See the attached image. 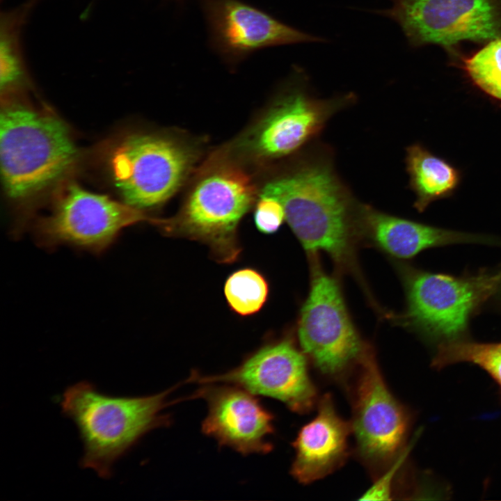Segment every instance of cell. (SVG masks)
I'll list each match as a JSON object with an SVG mask.
<instances>
[{
	"instance_id": "ffe728a7",
	"label": "cell",
	"mask_w": 501,
	"mask_h": 501,
	"mask_svg": "<svg viewBox=\"0 0 501 501\" xmlns=\"http://www.w3.org/2000/svg\"><path fill=\"white\" fill-rule=\"evenodd\" d=\"M224 293L229 306L241 316L253 315L267 301L269 286L257 271L246 268L232 273L226 280Z\"/></svg>"
},
{
	"instance_id": "7402d4cb",
	"label": "cell",
	"mask_w": 501,
	"mask_h": 501,
	"mask_svg": "<svg viewBox=\"0 0 501 501\" xmlns=\"http://www.w3.org/2000/svg\"><path fill=\"white\" fill-rule=\"evenodd\" d=\"M285 219L283 206L275 198L260 196L254 214L257 228L262 233L276 232Z\"/></svg>"
},
{
	"instance_id": "9a60e30c",
	"label": "cell",
	"mask_w": 501,
	"mask_h": 501,
	"mask_svg": "<svg viewBox=\"0 0 501 501\" xmlns=\"http://www.w3.org/2000/svg\"><path fill=\"white\" fill-rule=\"evenodd\" d=\"M359 237L385 253L399 259H409L430 248L456 244H495L496 240L437 228L392 216L367 205H360Z\"/></svg>"
},
{
	"instance_id": "3957f363",
	"label": "cell",
	"mask_w": 501,
	"mask_h": 501,
	"mask_svg": "<svg viewBox=\"0 0 501 501\" xmlns=\"http://www.w3.org/2000/svg\"><path fill=\"white\" fill-rule=\"evenodd\" d=\"M78 149L58 118L19 103L0 115V168L3 189L24 200L51 186L74 166Z\"/></svg>"
},
{
	"instance_id": "5b68a950",
	"label": "cell",
	"mask_w": 501,
	"mask_h": 501,
	"mask_svg": "<svg viewBox=\"0 0 501 501\" xmlns=\"http://www.w3.org/2000/svg\"><path fill=\"white\" fill-rule=\"evenodd\" d=\"M400 322L439 344L463 339L470 318L501 285L495 273L454 276L404 268Z\"/></svg>"
},
{
	"instance_id": "7c38bea8",
	"label": "cell",
	"mask_w": 501,
	"mask_h": 501,
	"mask_svg": "<svg viewBox=\"0 0 501 501\" xmlns=\"http://www.w3.org/2000/svg\"><path fill=\"white\" fill-rule=\"evenodd\" d=\"M305 356L292 340L285 339L262 347L228 372L191 373L187 381L232 384L255 395L276 399L294 412L305 413L317 400Z\"/></svg>"
},
{
	"instance_id": "d4e9b609",
	"label": "cell",
	"mask_w": 501,
	"mask_h": 501,
	"mask_svg": "<svg viewBox=\"0 0 501 501\" xmlns=\"http://www.w3.org/2000/svg\"><path fill=\"white\" fill-rule=\"evenodd\" d=\"M498 291H499V294L500 295V301H501V286L499 287Z\"/></svg>"
},
{
	"instance_id": "30bf717a",
	"label": "cell",
	"mask_w": 501,
	"mask_h": 501,
	"mask_svg": "<svg viewBox=\"0 0 501 501\" xmlns=\"http://www.w3.org/2000/svg\"><path fill=\"white\" fill-rule=\"evenodd\" d=\"M357 367L351 429L358 453L370 467H387L405 449L409 414L387 387L372 351Z\"/></svg>"
},
{
	"instance_id": "603a6c76",
	"label": "cell",
	"mask_w": 501,
	"mask_h": 501,
	"mask_svg": "<svg viewBox=\"0 0 501 501\" xmlns=\"http://www.w3.org/2000/svg\"><path fill=\"white\" fill-rule=\"evenodd\" d=\"M409 447L405 449L399 456L385 468L379 479L360 498L362 500H391L392 486L394 477L401 465L404 463L409 452Z\"/></svg>"
},
{
	"instance_id": "e0dca14e",
	"label": "cell",
	"mask_w": 501,
	"mask_h": 501,
	"mask_svg": "<svg viewBox=\"0 0 501 501\" xmlns=\"http://www.w3.org/2000/svg\"><path fill=\"white\" fill-rule=\"evenodd\" d=\"M406 167L415 195L414 207L420 212L433 201L450 195L459 183L455 168L420 144L407 148Z\"/></svg>"
},
{
	"instance_id": "44dd1931",
	"label": "cell",
	"mask_w": 501,
	"mask_h": 501,
	"mask_svg": "<svg viewBox=\"0 0 501 501\" xmlns=\"http://www.w3.org/2000/svg\"><path fill=\"white\" fill-rule=\"evenodd\" d=\"M465 68L478 87L501 100V38L491 40L467 59Z\"/></svg>"
},
{
	"instance_id": "5bb4252c",
	"label": "cell",
	"mask_w": 501,
	"mask_h": 501,
	"mask_svg": "<svg viewBox=\"0 0 501 501\" xmlns=\"http://www.w3.org/2000/svg\"><path fill=\"white\" fill-rule=\"evenodd\" d=\"M204 6L217 48L232 60L267 47L321 40L237 0H205Z\"/></svg>"
},
{
	"instance_id": "277c9868",
	"label": "cell",
	"mask_w": 501,
	"mask_h": 501,
	"mask_svg": "<svg viewBox=\"0 0 501 501\" xmlns=\"http://www.w3.org/2000/svg\"><path fill=\"white\" fill-rule=\"evenodd\" d=\"M257 189L250 175L225 153L213 155L200 168L175 220L168 225L204 240L232 260L237 255V225L254 202Z\"/></svg>"
},
{
	"instance_id": "ac0fdd59",
	"label": "cell",
	"mask_w": 501,
	"mask_h": 501,
	"mask_svg": "<svg viewBox=\"0 0 501 501\" xmlns=\"http://www.w3.org/2000/svg\"><path fill=\"white\" fill-rule=\"evenodd\" d=\"M458 363H472L483 369L501 392V342L482 343L461 339L438 344L432 362L435 368Z\"/></svg>"
},
{
	"instance_id": "6da1fadb",
	"label": "cell",
	"mask_w": 501,
	"mask_h": 501,
	"mask_svg": "<svg viewBox=\"0 0 501 501\" xmlns=\"http://www.w3.org/2000/svg\"><path fill=\"white\" fill-rule=\"evenodd\" d=\"M260 196L282 204L285 220L309 255L324 251L340 269L356 273L361 203L340 179L328 155L307 151L268 182Z\"/></svg>"
},
{
	"instance_id": "d6986e66",
	"label": "cell",
	"mask_w": 501,
	"mask_h": 501,
	"mask_svg": "<svg viewBox=\"0 0 501 501\" xmlns=\"http://www.w3.org/2000/svg\"><path fill=\"white\" fill-rule=\"evenodd\" d=\"M23 10L1 15L0 39V85L1 92H8L25 79V67L19 46V31L24 19Z\"/></svg>"
},
{
	"instance_id": "ba28073f",
	"label": "cell",
	"mask_w": 501,
	"mask_h": 501,
	"mask_svg": "<svg viewBox=\"0 0 501 501\" xmlns=\"http://www.w3.org/2000/svg\"><path fill=\"white\" fill-rule=\"evenodd\" d=\"M142 221L164 223L122 200L73 184L65 189L50 214L37 223L34 236L37 244L47 249L65 245L99 255L123 229Z\"/></svg>"
},
{
	"instance_id": "4fadbf2b",
	"label": "cell",
	"mask_w": 501,
	"mask_h": 501,
	"mask_svg": "<svg viewBox=\"0 0 501 501\" xmlns=\"http://www.w3.org/2000/svg\"><path fill=\"white\" fill-rule=\"evenodd\" d=\"M191 396L201 398L208 412L202 432L244 455L266 454L273 449L274 417L255 395L228 383H207Z\"/></svg>"
},
{
	"instance_id": "cb8c5ba5",
	"label": "cell",
	"mask_w": 501,
	"mask_h": 501,
	"mask_svg": "<svg viewBox=\"0 0 501 501\" xmlns=\"http://www.w3.org/2000/svg\"><path fill=\"white\" fill-rule=\"evenodd\" d=\"M498 276H499V278H500V280H501V270L499 271H498Z\"/></svg>"
},
{
	"instance_id": "7a4b0ae2",
	"label": "cell",
	"mask_w": 501,
	"mask_h": 501,
	"mask_svg": "<svg viewBox=\"0 0 501 501\" xmlns=\"http://www.w3.org/2000/svg\"><path fill=\"white\" fill-rule=\"evenodd\" d=\"M173 389L140 397L100 392L83 381L69 386L61 402L63 413L77 425L84 444L83 468L109 479L113 464L148 432L170 423L163 411Z\"/></svg>"
},
{
	"instance_id": "8fae6325",
	"label": "cell",
	"mask_w": 501,
	"mask_h": 501,
	"mask_svg": "<svg viewBox=\"0 0 501 501\" xmlns=\"http://www.w3.org/2000/svg\"><path fill=\"white\" fill-rule=\"evenodd\" d=\"M382 13L399 23L415 45L447 47L501 35V10L495 0H396Z\"/></svg>"
},
{
	"instance_id": "8992f818",
	"label": "cell",
	"mask_w": 501,
	"mask_h": 501,
	"mask_svg": "<svg viewBox=\"0 0 501 501\" xmlns=\"http://www.w3.org/2000/svg\"><path fill=\"white\" fill-rule=\"evenodd\" d=\"M195 158L194 151L176 139L133 133L115 145L108 166L122 201L144 211L161 205L177 191Z\"/></svg>"
},
{
	"instance_id": "2e32d148",
	"label": "cell",
	"mask_w": 501,
	"mask_h": 501,
	"mask_svg": "<svg viewBox=\"0 0 501 501\" xmlns=\"http://www.w3.org/2000/svg\"><path fill=\"white\" fill-rule=\"evenodd\" d=\"M351 425L337 413L331 396L320 400L317 415L299 431L292 446L291 474L302 484L324 477L340 468L348 456Z\"/></svg>"
},
{
	"instance_id": "9c48e42d",
	"label": "cell",
	"mask_w": 501,
	"mask_h": 501,
	"mask_svg": "<svg viewBox=\"0 0 501 501\" xmlns=\"http://www.w3.org/2000/svg\"><path fill=\"white\" fill-rule=\"evenodd\" d=\"M349 93L328 99L312 95L306 77L297 72L274 104L244 139L254 158L271 161L292 155L309 145L337 112L349 106Z\"/></svg>"
},
{
	"instance_id": "52a82bcc",
	"label": "cell",
	"mask_w": 501,
	"mask_h": 501,
	"mask_svg": "<svg viewBox=\"0 0 501 501\" xmlns=\"http://www.w3.org/2000/svg\"><path fill=\"white\" fill-rule=\"evenodd\" d=\"M316 256L310 255V288L301 309L298 337L319 370L338 376L357 367L372 350L351 321L338 283L322 269Z\"/></svg>"
}]
</instances>
